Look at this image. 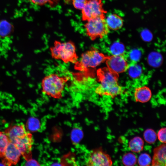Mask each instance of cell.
<instances>
[{
  "instance_id": "18",
  "label": "cell",
  "mask_w": 166,
  "mask_h": 166,
  "mask_svg": "<svg viewBox=\"0 0 166 166\" xmlns=\"http://www.w3.org/2000/svg\"><path fill=\"white\" fill-rule=\"evenodd\" d=\"M122 161L123 164L125 166H133L136 163L137 158L133 153L128 152L123 156Z\"/></svg>"
},
{
  "instance_id": "1",
  "label": "cell",
  "mask_w": 166,
  "mask_h": 166,
  "mask_svg": "<svg viewBox=\"0 0 166 166\" xmlns=\"http://www.w3.org/2000/svg\"><path fill=\"white\" fill-rule=\"evenodd\" d=\"M97 75L100 83L95 90L97 94L114 97L121 93L122 88L117 82L118 74L105 67L98 69Z\"/></svg>"
},
{
  "instance_id": "24",
  "label": "cell",
  "mask_w": 166,
  "mask_h": 166,
  "mask_svg": "<svg viewBox=\"0 0 166 166\" xmlns=\"http://www.w3.org/2000/svg\"><path fill=\"white\" fill-rule=\"evenodd\" d=\"M110 51L113 55H123L124 52V48L122 44L116 42L111 46Z\"/></svg>"
},
{
  "instance_id": "9",
  "label": "cell",
  "mask_w": 166,
  "mask_h": 166,
  "mask_svg": "<svg viewBox=\"0 0 166 166\" xmlns=\"http://www.w3.org/2000/svg\"><path fill=\"white\" fill-rule=\"evenodd\" d=\"M21 155L15 145L9 141L0 158L5 165L11 166L15 165L18 162Z\"/></svg>"
},
{
  "instance_id": "2",
  "label": "cell",
  "mask_w": 166,
  "mask_h": 166,
  "mask_svg": "<svg viewBox=\"0 0 166 166\" xmlns=\"http://www.w3.org/2000/svg\"><path fill=\"white\" fill-rule=\"evenodd\" d=\"M68 77H60L52 73L45 76L42 80L41 86L42 93L52 98L60 99L62 97V93L65 83Z\"/></svg>"
},
{
  "instance_id": "19",
  "label": "cell",
  "mask_w": 166,
  "mask_h": 166,
  "mask_svg": "<svg viewBox=\"0 0 166 166\" xmlns=\"http://www.w3.org/2000/svg\"><path fill=\"white\" fill-rule=\"evenodd\" d=\"M148 60L150 65L153 67H157L161 64L162 57L160 53L156 52H153L149 55Z\"/></svg>"
},
{
  "instance_id": "5",
  "label": "cell",
  "mask_w": 166,
  "mask_h": 166,
  "mask_svg": "<svg viewBox=\"0 0 166 166\" xmlns=\"http://www.w3.org/2000/svg\"><path fill=\"white\" fill-rule=\"evenodd\" d=\"M86 22L84 25L86 34L92 41L102 38L109 32L105 17H97Z\"/></svg>"
},
{
  "instance_id": "17",
  "label": "cell",
  "mask_w": 166,
  "mask_h": 166,
  "mask_svg": "<svg viewBox=\"0 0 166 166\" xmlns=\"http://www.w3.org/2000/svg\"><path fill=\"white\" fill-rule=\"evenodd\" d=\"M127 69L129 76L133 78L139 77L142 72V69L141 66L139 65L134 63L128 65Z\"/></svg>"
},
{
  "instance_id": "29",
  "label": "cell",
  "mask_w": 166,
  "mask_h": 166,
  "mask_svg": "<svg viewBox=\"0 0 166 166\" xmlns=\"http://www.w3.org/2000/svg\"><path fill=\"white\" fill-rule=\"evenodd\" d=\"M27 162L25 164L26 166H38L40 164L38 162L32 159V158L26 161Z\"/></svg>"
},
{
  "instance_id": "12",
  "label": "cell",
  "mask_w": 166,
  "mask_h": 166,
  "mask_svg": "<svg viewBox=\"0 0 166 166\" xmlns=\"http://www.w3.org/2000/svg\"><path fill=\"white\" fill-rule=\"evenodd\" d=\"M27 132L24 124H16L9 127L4 132L9 141L13 143L16 139L25 135Z\"/></svg>"
},
{
  "instance_id": "25",
  "label": "cell",
  "mask_w": 166,
  "mask_h": 166,
  "mask_svg": "<svg viewBox=\"0 0 166 166\" xmlns=\"http://www.w3.org/2000/svg\"><path fill=\"white\" fill-rule=\"evenodd\" d=\"M9 141L4 132L0 131V156L2 155Z\"/></svg>"
},
{
  "instance_id": "15",
  "label": "cell",
  "mask_w": 166,
  "mask_h": 166,
  "mask_svg": "<svg viewBox=\"0 0 166 166\" xmlns=\"http://www.w3.org/2000/svg\"><path fill=\"white\" fill-rule=\"evenodd\" d=\"M13 28L11 24L5 20L0 21V39H5L11 36Z\"/></svg>"
},
{
  "instance_id": "6",
  "label": "cell",
  "mask_w": 166,
  "mask_h": 166,
  "mask_svg": "<svg viewBox=\"0 0 166 166\" xmlns=\"http://www.w3.org/2000/svg\"><path fill=\"white\" fill-rule=\"evenodd\" d=\"M81 10L82 19L84 21L97 17H105L106 12L103 8L102 0H87Z\"/></svg>"
},
{
  "instance_id": "28",
  "label": "cell",
  "mask_w": 166,
  "mask_h": 166,
  "mask_svg": "<svg viewBox=\"0 0 166 166\" xmlns=\"http://www.w3.org/2000/svg\"><path fill=\"white\" fill-rule=\"evenodd\" d=\"M130 57L131 59L134 61H138L140 58L141 53L140 51L137 50H133L130 53Z\"/></svg>"
},
{
  "instance_id": "8",
  "label": "cell",
  "mask_w": 166,
  "mask_h": 166,
  "mask_svg": "<svg viewBox=\"0 0 166 166\" xmlns=\"http://www.w3.org/2000/svg\"><path fill=\"white\" fill-rule=\"evenodd\" d=\"M32 135L27 132L25 135L16 139L13 143L27 161L32 158V149L33 144Z\"/></svg>"
},
{
  "instance_id": "14",
  "label": "cell",
  "mask_w": 166,
  "mask_h": 166,
  "mask_svg": "<svg viewBox=\"0 0 166 166\" xmlns=\"http://www.w3.org/2000/svg\"><path fill=\"white\" fill-rule=\"evenodd\" d=\"M105 21L109 29L117 30L120 29L123 25V20L117 14H109L105 18Z\"/></svg>"
},
{
  "instance_id": "22",
  "label": "cell",
  "mask_w": 166,
  "mask_h": 166,
  "mask_svg": "<svg viewBox=\"0 0 166 166\" xmlns=\"http://www.w3.org/2000/svg\"><path fill=\"white\" fill-rule=\"evenodd\" d=\"M151 161L152 159L150 156L146 153L140 154L138 159V165L140 166H150Z\"/></svg>"
},
{
  "instance_id": "23",
  "label": "cell",
  "mask_w": 166,
  "mask_h": 166,
  "mask_svg": "<svg viewBox=\"0 0 166 166\" xmlns=\"http://www.w3.org/2000/svg\"><path fill=\"white\" fill-rule=\"evenodd\" d=\"M31 3L38 6H42L47 3L52 7L56 6L59 0H28Z\"/></svg>"
},
{
  "instance_id": "10",
  "label": "cell",
  "mask_w": 166,
  "mask_h": 166,
  "mask_svg": "<svg viewBox=\"0 0 166 166\" xmlns=\"http://www.w3.org/2000/svg\"><path fill=\"white\" fill-rule=\"evenodd\" d=\"M106 63L109 70L118 74L127 70L128 66L127 61L123 55L108 56Z\"/></svg>"
},
{
  "instance_id": "3",
  "label": "cell",
  "mask_w": 166,
  "mask_h": 166,
  "mask_svg": "<svg viewBox=\"0 0 166 166\" xmlns=\"http://www.w3.org/2000/svg\"><path fill=\"white\" fill-rule=\"evenodd\" d=\"M50 51L53 58L61 60L65 63L74 64L78 58L75 44L71 41L62 42L55 41L53 46L50 48Z\"/></svg>"
},
{
  "instance_id": "21",
  "label": "cell",
  "mask_w": 166,
  "mask_h": 166,
  "mask_svg": "<svg viewBox=\"0 0 166 166\" xmlns=\"http://www.w3.org/2000/svg\"><path fill=\"white\" fill-rule=\"evenodd\" d=\"M40 124L39 121L34 117H30L26 123V127L31 132L37 131L39 128Z\"/></svg>"
},
{
  "instance_id": "7",
  "label": "cell",
  "mask_w": 166,
  "mask_h": 166,
  "mask_svg": "<svg viewBox=\"0 0 166 166\" xmlns=\"http://www.w3.org/2000/svg\"><path fill=\"white\" fill-rule=\"evenodd\" d=\"M86 164L88 166H110L113 162L109 154L101 149L98 148L90 152Z\"/></svg>"
},
{
  "instance_id": "13",
  "label": "cell",
  "mask_w": 166,
  "mask_h": 166,
  "mask_svg": "<svg viewBox=\"0 0 166 166\" xmlns=\"http://www.w3.org/2000/svg\"><path fill=\"white\" fill-rule=\"evenodd\" d=\"M134 97L136 102L145 103L150 99L152 93L150 89L147 86L139 87L135 90Z\"/></svg>"
},
{
  "instance_id": "4",
  "label": "cell",
  "mask_w": 166,
  "mask_h": 166,
  "mask_svg": "<svg viewBox=\"0 0 166 166\" xmlns=\"http://www.w3.org/2000/svg\"><path fill=\"white\" fill-rule=\"evenodd\" d=\"M108 57L92 47L81 54L80 59L74 63V69L87 72L89 69L96 68L106 61Z\"/></svg>"
},
{
  "instance_id": "16",
  "label": "cell",
  "mask_w": 166,
  "mask_h": 166,
  "mask_svg": "<svg viewBox=\"0 0 166 166\" xmlns=\"http://www.w3.org/2000/svg\"><path fill=\"white\" fill-rule=\"evenodd\" d=\"M144 143L141 137L136 136L130 140L128 143L129 147L132 152L139 153L143 150Z\"/></svg>"
},
{
  "instance_id": "27",
  "label": "cell",
  "mask_w": 166,
  "mask_h": 166,
  "mask_svg": "<svg viewBox=\"0 0 166 166\" xmlns=\"http://www.w3.org/2000/svg\"><path fill=\"white\" fill-rule=\"evenodd\" d=\"M166 132L165 127L161 128L158 132L157 136L159 140L161 143H166Z\"/></svg>"
},
{
  "instance_id": "20",
  "label": "cell",
  "mask_w": 166,
  "mask_h": 166,
  "mask_svg": "<svg viewBox=\"0 0 166 166\" xmlns=\"http://www.w3.org/2000/svg\"><path fill=\"white\" fill-rule=\"evenodd\" d=\"M143 136L145 141L149 144L154 143L157 137V134L155 131L150 128L147 129L144 131Z\"/></svg>"
},
{
  "instance_id": "11",
  "label": "cell",
  "mask_w": 166,
  "mask_h": 166,
  "mask_svg": "<svg viewBox=\"0 0 166 166\" xmlns=\"http://www.w3.org/2000/svg\"><path fill=\"white\" fill-rule=\"evenodd\" d=\"M166 145L164 143L154 148L152 165L165 166L166 165Z\"/></svg>"
},
{
  "instance_id": "26",
  "label": "cell",
  "mask_w": 166,
  "mask_h": 166,
  "mask_svg": "<svg viewBox=\"0 0 166 166\" xmlns=\"http://www.w3.org/2000/svg\"><path fill=\"white\" fill-rule=\"evenodd\" d=\"M87 0H73L72 4L76 9L82 10L86 5Z\"/></svg>"
}]
</instances>
